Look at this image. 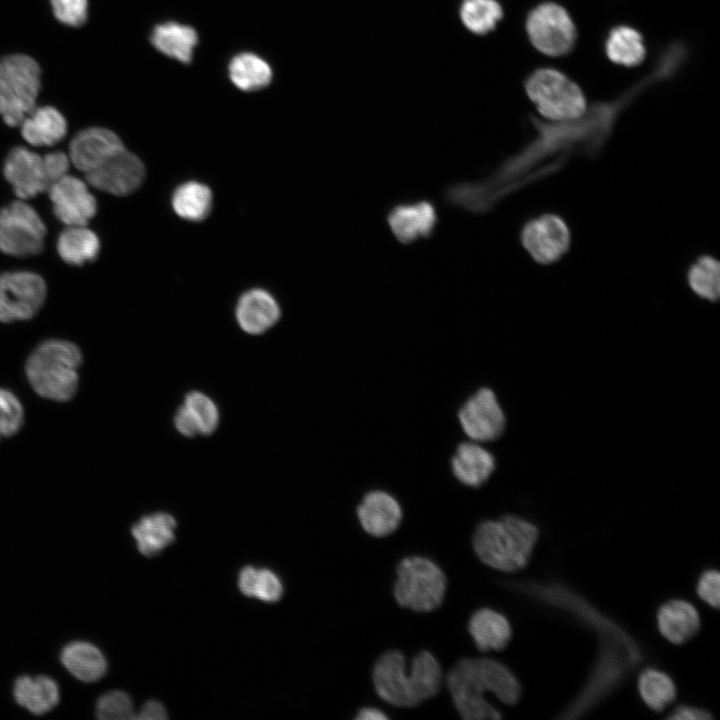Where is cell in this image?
Segmentation results:
<instances>
[{
	"mask_svg": "<svg viewBox=\"0 0 720 720\" xmlns=\"http://www.w3.org/2000/svg\"><path fill=\"white\" fill-rule=\"evenodd\" d=\"M641 91L636 85L609 102L594 104L580 118L569 121H540L532 118L538 135L521 151L503 161L488 177L468 181L465 193L469 202L482 211L491 210L502 198L528 183L532 167L542 158L562 151L597 152L610 135L620 111Z\"/></svg>",
	"mask_w": 720,
	"mask_h": 720,
	"instance_id": "obj_1",
	"label": "cell"
},
{
	"mask_svg": "<svg viewBox=\"0 0 720 720\" xmlns=\"http://www.w3.org/2000/svg\"><path fill=\"white\" fill-rule=\"evenodd\" d=\"M452 704L464 720L500 719V712L487 700L493 695L506 705L516 704L521 685L503 663L488 657L459 659L444 676Z\"/></svg>",
	"mask_w": 720,
	"mask_h": 720,
	"instance_id": "obj_2",
	"label": "cell"
},
{
	"mask_svg": "<svg viewBox=\"0 0 720 720\" xmlns=\"http://www.w3.org/2000/svg\"><path fill=\"white\" fill-rule=\"evenodd\" d=\"M371 680L377 696L397 708H414L435 697L444 683L438 659L421 650L407 666L405 655L388 650L373 665Z\"/></svg>",
	"mask_w": 720,
	"mask_h": 720,
	"instance_id": "obj_3",
	"label": "cell"
},
{
	"mask_svg": "<svg viewBox=\"0 0 720 720\" xmlns=\"http://www.w3.org/2000/svg\"><path fill=\"white\" fill-rule=\"evenodd\" d=\"M538 538L536 525L508 514L481 521L472 534V549L484 565L514 573L527 566Z\"/></svg>",
	"mask_w": 720,
	"mask_h": 720,
	"instance_id": "obj_4",
	"label": "cell"
},
{
	"mask_svg": "<svg viewBox=\"0 0 720 720\" xmlns=\"http://www.w3.org/2000/svg\"><path fill=\"white\" fill-rule=\"evenodd\" d=\"M82 362V352L75 343L49 339L31 352L25 364V374L39 396L55 402H66L78 391Z\"/></svg>",
	"mask_w": 720,
	"mask_h": 720,
	"instance_id": "obj_5",
	"label": "cell"
},
{
	"mask_svg": "<svg viewBox=\"0 0 720 720\" xmlns=\"http://www.w3.org/2000/svg\"><path fill=\"white\" fill-rule=\"evenodd\" d=\"M447 585V576L436 562L414 555L397 563L392 591L400 607L415 613H430L442 605Z\"/></svg>",
	"mask_w": 720,
	"mask_h": 720,
	"instance_id": "obj_6",
	"label": "cell"
},
{
	"mask_svg": "<svg viewBox=\"0 0 720 720\" xmlns=\"http://www.w3.org/2000/svg\"><path fill=\"white\" fill-rule=\"evenodd\" d=\"M529 99L548 121H569L587 111L581 88L566 74L553 68H539L524 82Z\"/></svg>",
	"mask_w": 720,
	"mask_h": 720,
	"instance_id": "obj_7",
	"label": "cell"
},
{
	"mask_svg": "<svg viewBox=\"0 0 720 720\" xmlns=\"http://www.w3.org/2000/svg\"><path fill=\"white\" fill-rule=\"evenodd\" d=\"M40 89V68L31 57L9 55L0 60V115L19 126L35 109Z\"/></svg>",
	"mask_w": 720,
	"mask_h": 720,
	"instance_id": "obj_8",
	"label": "cell"
},
{
	"mask_svg": "<svg viewBox=\"0 0 720 720\" xmlns=\"http://www.w3.org/2000/svg\"><path fill=\"white\" fill-rule=\"evenodd\" d=\"M526 31L531 44L551 57L569 54L577 40L571 16L564 7L554 2H543L528 13Z\"/></svg>",
	"mask_w": 720,
	"mask_h": 720,
	"instance_id": "obj_9",
	"label": "cell"
},
{
	"mask_svg": "<svg viewBox=\"0 0 720 720\" xmlns=\"http://www.w3.org/2000/svg\"><path fill=\"white\" fill-rule=\"evenodd\" d=\"M46 227L33 207L17 200L0 210V250L16 257L32 256L44 247Z\"/></svg>",
	"mask_w": 720,
	"mask_h": 720,
	"instance_id": "obj_10",
	"label": "cell"
},
{
	"mask_svg": "<svg viewBox=\"0 0 720 720\" xmlns=\"http://www.w3.org/2000/svg\"><path fill=\"white\" fill-rule=\"evenodd\" d=\"M457 420L467 439L481 444L496 441L506 428L505 412L489 387L478 388L464 400Z\"/></svg>",
	"mask_w": 720,
	"mask_h": 720,
	"instance_id": "obj_11",
	"label": "cell"
},
{
	"mask_svg": "<svg viewBox=\"0 0 720 720\" xmlns=\"http://www.w3.org/2000/svg\"><path fill=\"white\" fill-rule=\"evenodd\" d=\"M46 292L44 280L33 272L0 274V322L33 318L44 304Z\"/></svg>",
	"mask_w": 720,
	"mask_h": 720,
	"instance_id": "obj_12",
	"label": "cell"
},
{
	"mask_svg": "<svg viewBox=\"0 0 720 720\" xmlns=\"http://www.w3.org/2000/svg\"><path fill=\"white\" fill-rule=\"evenodd\" d=\"M520 240L528 254L539 264H552L566 254L571 236L565 221L554 214H545L527 221Z\"/></svg>",
	"mask_w": 720,
	"mask_h": 720,
	"instance_id": "obj_13",
	"label": "cell"
},
{
	"mask_svg": "<svg viewBox=\"0 0 720 720\" xmlns=\"http://www.w3.org/2000/svg\"><path fill=\"white\" fill-rule=\"evenodd\" d=\"M94 188L117 196L128 195L139 188L145 177L142 161L125 148L100 166L85 174Z\"/></svg>",
	"mask_w": 720,
	"mask_h": 720,
	"instance_id": "obj_14",
	"label": "cell"
},
{
	"mask_svg": "<svg viewBox=\"0 0 720 720\" xmlns=\"http://www.w3.org/2000/svg\"><path fill=\"white\" fill-rule=\"evenodd\" d=\"M55 216L68 226H86L97 210L95 197L86 184L65 175L48 189Z\"/></svg>",
	"mask_w": 720,
	"mask_h": 720,
	"instance_id": "obj_15",
	"label": "cell"
},
{
	"mask_svg": "<svg viewBox=\"0 0 720 720\" xmlns=\"http://www.w3.org/2000/svg\"><path fill=\"white\" fill-rule=\"evenodd\" d=\"M3 173L20 199H29L48 191L52 183L43 156L24 147H16L7 155Z\"/></svg>",
	"mask_w": 720,
	"mask_h": 720,
	"instance_id": "obj_16",
	"label": "cell"
},
{
	"mask_svg": "<svg viewBox=\"0 0 720 720\" xmlns=\"http://www.w3.org/2000/svg\"><path fill=\"white\" fill-rule=\"evenodd\" d=\"M386 221L397 241L411 244L433 235L438 214L431 201L420 199L392 206L386 214Z\"/></svg>",
	"mask_w": 720,
	"mask_h": 720,
	"instance_id": "obj_17",
	"label": "cell"
},
{
	"mask_svg": "<svg viewBox=\"0 0 720 720\" xmlns=\"http://www.w3.org/2000/svg\"><path fill=\"white\" fill-rule=\"evenodd\" d=\"M355 513L362 530L375 538L392 535L400 527L403 518L400 502L383 489L366 492L358 503Z\"/></svg>",
	"mask_w": 720,
	"mask_h": 720,
	"instance_id": "obj_18",
	"label": "cell"
},
{
	"mask_svg": "<svg viewBox=\"0 0 720 720\" xmlns=\"http://www.w3.org/2000/svg\"><path fill=\"white\" fill-rule=\"evenodd\" d=\"M123 149L114 132L92 127L75 135L69 146V156L73 165L86 174Z\"/></svg>",
	"mask_w": 720,
	"mask_h": 720,
	"instance_id": "obj_19",
	"label": "cell"
},
{
	"mask_svg": "<svg viewBox=\"0 0 720 720\" xmlns=\"http://www.w3.org/2000/svg\"><path fill=\"white\" fill-rule=\"evenodd\" d=\"M494 454L483 444L466 440L460 442L450 458L453 477L468 488H480L496 470Z\"/></svg>",
	"mask_w": 720,
	"mask_h": 720,
	"instance_id": "obj_20",
	"label": "cell"
},
{
	"mask_svg": "<svg viewBox=\"0 0 720 720\" xmlns=\"http://www.w3.org/2000/svg\"><path fill=\"white\" fill-rule=\"evenodd\" d=\"M235 314L239 326L246 333L257 335L271 328L278 321L281 311L268 291L254 288L239 298Z\"/></svg>",
	"mask_w": 720,
	"mask_h": 720,
	"instance_id": "obj_21",
	"label": "cell"
},
{
	"mask_svg": "<svg viewBox=\"0 0 720 720\" xmlns=\"http://www.w3.org/2000/svg\"><path fill=\"white\" fill-rule=\"evenodd\" d=\"M467 630L475 647L483 653L501 651L511 641L512 628L508 619L492 608H480L469 618Z\"/></svg>",
	"mask_w": 720,
	"mask_h": 720,
	"instance_id": "obj_22",
	"label": "cell"
},
{
	"mask_svg": "<svg viewBox=\"0 0 720 720\" xmlns=\"http://www.w3.org/2000/svg\"><path fill=\"white\" fill-rule=\"evenodd\" d=\"M696 608L685 600H670L657 611V625L661 635L673 644H683L700 629Z\"/></svg>",
	"mask_w": 720,
	"mask_h": 720,
	"instance_id": "obj_23",
	"label": "cell"
},
{
	"mask_svg": "<svg viewBox=\"0 0 720 720\" xmlns=\"http://www.w3.org/2000/svg\"><path fill=\"white\" fill-rule=\"evenodd\" d=\"M218 420L215 403L207 395L193 391L186 395L183 406L177 410L174 423L181 434L191 437L213 433Z\"/></svg>",
	"mask_w": 720,
	"mask_h": 720,
	"instance_id": "obj_24",
	"label": "cell"
},
{
	"mask_svg": "<svg viewBox=\"0 0 720 720\" xmlns=\"http://www.w3.org/2000/svg\"><path fill=\"white\" fill-rule=\"evenodd\" d=\"M150 42L163 55L189 64L198 44V34L189 25L167 21L153 28Z\"/></svg>",
	"mask_w": 720,
	"mask_h": 720,
	"instance_id": "obj_25",
	"label": "cell"
},
{
	"mask_svg": "<svg viewBox=\"0 0 720 720\" xmlns=\"http://www.w3.org/2000/svg\"><path fill=\"white\" fill-rule=\"evenodd\" d=\"M176 521L168 513L157 512L143 516L136 522L131 533L138 550L145 556H154L175 539Z\"/></svg>",
	"mask_w": 720,
	"mask_h": 720,
	"instance_id": "obj_26",
	"label": "cell"
},
{
	"mask_svg": "<svg viewBox=\"0 0 720 720\" xmlns=\"http://www.w3.org/2000/svg\"><path fill=\"white\" fill-rule=\"evenodd\" d=\"M16 702L35 715L52 710L59 701L57 683L48 676H20L13 687Z\"/></svg>",
	"mask_w": 720,
	"mask_h": 720,
	"instance_id": "obj_27",
	"label": "cell"
},
{
	"mask_svg": "<svg viewBox=\"0 0 720 720\" xmlns=\"http://www.w3.org/2000/svg\"><path fill=\"white\" fill-rule=\"evenodd\" d=\"M67 132L63 115L55 108H36L21 123L23 138L33 146H52L61 141Z\"/></svg>",
	"mask_w": 720,
	"mask_h": 720,
	"instance_id": "obj_28",
	"label": "cell"
},
{
	"mask_svg": "<svg viewBox=\"0 0 720 720\" xmlns=\"http://www.w3.org/2000/svg\"><path fill=\"white\" fill-rule=\"evenodd\" d=\"M63 666L78 680L90 683L102 678L107 662L102 652L93 644L74 641L66 645L60 655Z\"/></svg>",
	"mask_w": 720,
	"mask_h": 720,
	"instance_id": "obj_29",
	"label": "cell"
},
{
	"mask_svg": "<svg viewBox=\"0 0 720 720\" xmlns=\"http://www.w3.org/2000/svg\"><path fill=\"white\" fill-rule=\"evenodd\" d=\"M228 76L235 87L252 92L267 87L272 81L273 71L269 63L259 55L242 52L230 60Z\"/></svg>",
	"mask_w": 720,
	"mask_h": 720,
	"instance_id": "obj_30",
	"label": "cell"
},
{
	"mask_svg": "<svg viewBox=\"0 0 720 720\" xmlns=\"http://www.w3.org/2000/svg\"><path fill=\"white\" fill-rule=\"evenodd\" d=\"M605 52L610 61L625 67H634L646 57L642 34L628 25H617L605 40Z\"/></svg>",
	"mask_w": 720,
	"mask_h": 720,
	"instance_id": "obj_31",
	"label": "cell"
},
{
	"mask_svg": "<svg viewBox=\"0 0 720 720\" xmlns=\"http://www.w3.org/2000/svg\"><path fill=\"white\" fill-rule=\"evenodd\" d=\"M100 249L97 235L85 226H68L57 240V251L63 261L80 266L96 259Z\"/></svg>",
	"mask_w": 720,
	"mask_h": 720,
	"instance_id": "obj_32",
	"label": "cell"
},
{
	"mask_svg": "<svg viewBox=\"0 0 720 720\" xmlns=\"http://www.w3.org/2000/svg\"><path fill=\"white\" fill-rule=\"evenodd\" d=\"M212 201L211 189L198 181L182 183L171 198L174 212L182 219L192 222H199L208 216Z\"/></svg>",
	"mask_w": 720,
	"mask_h": 720,
	"instance_id": "obj_33",
	"label": "cell"
},
{
	"mask_svg": "<svg viewBox=\"0 0 720 720\" xmlns=\"http://www.w3.org/2000/svg\"><path fill=\"white\" fill-rule=\"evenodd\" d=\"M638 690L644 703L653 711L660 712L676 698V686L672 678L660 670L648 668L638 678Z\"/></svg>",
	"mask_w": 720,
	"mask_h": 720,
	"instance_id": "obj_34",
	"label": "cell"
},
{
	"mask_svg": "<svg viewBox=\"0 0 720 720\" xmlns=\"http://www.w3.org/2000/svg\"><path fill=\"white\" fill-rule=\"evenodd\" d=\"M459 16L470 32L485 35L503 18V9L497 0H463Z\"/></svg>",
	"mask_w": 720,
	"mask_h": 720,
	"instance_id": "obj_35",
	"label": "cell"
},
{
	"mask_svg": "<svg viewBox=\"0 0 720 720\" xmlns=\"http://www.w3.org/2000/svg\"><path fill=\"white\" fill-rule=\"evenodd\" d=\"M687 277L690 288L697 296L711 302L719 298L720 264L712 256L697 258L690 266Z\"/></svg>",
	"mask_w": 720,
	"mask_h": 720,
	"instance_id": "obj_36",
	"label": "cell"
},
{
	"mask_svg": "<svg viewBox=\"0 0 720 720\" xmlns=\"http://www.w3.org/2000/svg\"><path fill=\"white\" fill-rule=\"evenodd\" d=\"M23 423L22 403L13 392L0 388V440L15 435Z\"/></svg>",
	"mask_w": 720,
	"mask_h": 720,
	"instance_id": "obj_37",
	"label": "cell"
},
{
	"mask_svg": "<svg viewBox=\"0 0 720 720\" xmlns=\"http://www.w3.org/2000/svg\"><path fill=\"white\" fill-rule=\"evenodd\" d=\"M96 716L102 720L135 719L132 701L125 692L114 690L102 695L96 704Z\"/></svg>",
	"mask_w": 720,
	"mask_h": 720,
	"instance_id": "obj_38",
	"label": "cell"
},
{
	"mask_svg": "<svg viewBox=\"0 0 720 720\" xmlns=\"http://www.w3.org/2000/svg\"><path fill=\"white\" fill-rule=\"evenodd\" d=\"M55 17L68 26L78 27L87 19V0H51Z\"/></svg>",
	"mask_w": 720,
	"mask_h": 720,
	"instance_id": "obj_39",
	"label": "cell"
},
{
	"mask_svg": "<svg viewBox=\"0 0 720 720\" xmlns=\"http://www.w3.org/2000/svg\"><path fill=\"white\" fill-rule=\"evenodd\" d=\"M696 591L701 600L717 609L720 602L719 572L714 569L703 572L698 579Z\"/></svg>",
	"mask_w": 720,
	"mask_h": 720,
	"instance_id": "obj_40",
	"label": "cell"
},
{
	"mask_svg": "<svg viewBox=\"0 0 720 720\" xmlns=\"http://www.w3.org/2000/svg\"><path fill=\"white\" fill-rule=\"evenodd\" d=\"M283 589L278 577L268 569L258 570L255 596L266 602H275L280 599Z\"/></svg>",
	"mask_w": 720,
	"mask_h": 720,
	"instance_id": "obj_41",
	"label": "cell"
},
{
	"mask_svg": "<svg viewBox=\"0 0 720 720\" xmlns=\"http://www.w3.org/2000/svg\"><path fill=\"white\" fill-rule=\"evenodd\" d=\"M48 177L52 184L67 175L69 158L61 151L50 152L43 156Z\"/></svg>",
	"mask_w": 720,
	"mask_h": 720,
	"instance_id": "obj_42",
	"label": "cell"
},
{
	"mask_svg": "<svg viewBox=\"0 0 720 720\" xmlns=\"http://www.w3.org/2000/svg\"><path fill=\"white\" fill-rule=\"evenodd\" d=\"M711 717L709 711L687 705L678 706L667 716L668 719L673 720H706Z\"/></svg>",
	"mask_w": 720,
	"mask_h": 720,
	"instance_id": "obj_43",
	"label": "cell"
},
{
	"mask_svg": "<svg viewBox=\"0 0 720 720\" xmlns=\"http://www.w3.org/2000/svg\"><path fill=\"white\" fill-rule=\"evenodd\" d=\"M258 578V570L252 566L244 567L239 575V589L249 597L255 596L256 583Z\"/></svg>",
	"mask_w": 720,
	"mask_h": 720,
	"instance_id": "obj_44",
	"label": "cell"
},
{
	"mask_svg": "<svg viewBox=\"0 0 720 720\" xmlns=\"http://www.w3.org/2000/svg\"><path fill=\"white\" fill-rule=\"evenodd\" d=\"M167 713L164 708V706L156 701V700H149L147 701L139 711L138 715H136L135 719L140 720H163L167 719Z\"/></svg>",
	"mask_w": 720,
	"mask_h": 720,
	"instance_id": "obj_45",
	"label": "cell"
},
{
	"mask_svg": "<svg viewBox=\"0 0 720 720\" xmlns=\"http://www.w3.org/2000/svg\"><path fill=\"white\" fill-rule=\"evenodd\" d=\"M356 720H387L388 716L384 711L376 707H362L354 717Z\"/></svg>",
	"mask_w": 720,
	"mask_h": 720,
	"instance_id": "obj_46",
	"label": "cell"
}]
</instances>
